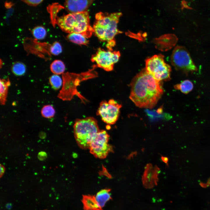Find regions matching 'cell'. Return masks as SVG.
Returning a JSON list of instances; mask_svg holds the SVG:
<instances>
[{
  "mask_svg": "<svg viewBox=\"0 0 210 210\" xmlns=\"http://www.w3.org/2000/svg\"><path fill=\"white\" fill-rule=\"evenodd\" d=\"M122 13L120 12L111 13L99 12L95 16V21L93 29L96 36L102 41H106L108 50H113L116 45L115 36L122 32L117 28L118 24Z\"/></svg>",
  "mask_w": 210,
  "mask_h": 210,
  "instance_id": "obj_2",
  "label": "cell"
},
{
  "mask_svg": "<svg viewBox=\"0 0 210 210\" xmlns=\"http://www.w3.org/2000/svg\"><path fill=\"white\" fill-rule=\"evenodd\" d=\"M12 72L17 76H21L24 74L26 71V66L23 63L17 62L14 63L11 67Z\"/></svg>",
  "mask_w": 210,
  "mask_h": 210,
  "instance_id": "obj_18",
  "label": "cell"
},
{
  "mask_svg": "<svg viewBox=\"0 0 210 210\" xmlns=\"http://www.w3.org/2000/svg\"><path fill=\"white\" fill-rule=\"evenodd\" d=\"M49 82L52 88L56 90L59 89L62 83L61 78L56 74L53 75L50 77Z\"/></svg>",
  "mask_w": 210,
  "mask_h": 210,
  "instance_id": "obj_21",
  "label": "cell"
},
{
  "mask_svg": "<svg viewBox=\"0 0 210 210\" xmlns=\"http://www.w3.org/2000/svg\"><path fill=\"white\" fill-rule=\"evenodd\" d=\"M145 62L146 70L156 79L161 81L170 79L171 67L165 62L163 55H155L147 59Z\"/></svg>",
  "mask_w": 210,
  "mask_h": 210,
  "instance_id": "obj_5",
  "label": "cell"
},
{
  "mask_svg": "<svg viewBox=\"0 0 210 210\" xmlns=\"http://www.w3.org/2000/svg\"><path fill=\"white\" fill-rule=\"evenodd\" d=\"M27 4L31 6H36L41 3L43 0H21Z\"/></svg>",
  "mask_w": 210,
  "mask_h": 210,
  "instance_id": "obj_23",
  "label": "cell"
},
{
  "mask_svg": "<svg viewBox=\"0 0 210 210\" xmlns=\"http://www.w3.org/2000/svg\"><path fill=\"white\" fill-rule=\"evenodd\" d=\"M49 51L51 54L55 55H58L62 52V46L59 42L55 41L50 46Z\"/></svg>",
  "mask_w": 210,
  "mask_h": 210,
  "instance_id": "obj_22",
  "label": "cell"
},
{
  "mask_svg": "<svg viewBox=\"0 0 210 210\" xmlns=\"http://www.w3.org/2000/svg\"><path fill=\"white\" fill-rule=\"evenodd\" d=\"M137 153L136 152H134L130 154L128 157L127 158L129 159H130L131 158H132Z\"/></svg>",
  "mask_w": 210,
  "mask_h": 210,
  "instance_id": "obj_28",
  "label": "cell"
},
{
  "mask_svg": "<svg viewBox=\"0 0 210 210\" xmlns=\"http://www.w3.org/2000/svg\"><path fill=\"white\" fill-rule=\"evenodd\" d=\"M33 36L36 39L38 40L44 38L46 35V32L45 28L41 26H38L34 27L32 30Z\"/></svg>",
  "mask_w": 210,
  "mask_h": 210,
  "instance_id": "obj_19",
  "label": "cell"
},
{
  "mask_svg": "<svg viewBox=\"0 0 210 210\" xmlns=\"http://www.w3.org/2000/svg\"><path fill=\"white\" fill-rule=\"evenodd\" d=\"M47 157V154L45 151H40L38 153V158L40 161H43L45 160Z\"/></svg>",
  "mask_w": 210,
  "mask_h": 210,
  "instance_id": "obj_24",
  "label": "cell"
},
{
  "mask_svg": "<svg viewBox=\"0 0 210 210\" xmlns=\"http://www.w3.org/2000/svg\"><path fill=\"white\" fill-rule=\"evenodd\" d=\"M66 37L70 41L78 44L86 45L89 43L87 38L80 34L75 33L69 34Z\"/></svg>",
  "mask_w": 210,
  "mask_h": 210,
  "instance_id": "obj_15",
  "label": "cell"
},
{
  "mask_svg": "<svg viewBox=\"0 0 210 210\" xmlns=\"http://www.w3.org/2000/svg\"><path fill=\"white\" fill-rule=\"evenodd\" d=\"M10 85V82L8 79H0V101L1 105L5 104L6 100L8 90Z\"/></svg>",
  "mask_w": 210,
  "mask_h": 210,
  "instance_id": "obj_14",
  "label": "cell"
},
{
  "mask_svg": "<svg viewBox=\"0 0 210 210\" xmlns=\"http://www.w3.org/2000/svg\"><path fill=\"white\" fill-rule=\"evenodd\" d=\"M201 186L203 187H206L209 186H210V178L208 180L207 183L204 184L203 183H201Z\"/></svg>",
  "mask_w": 210,
  "mask_h": 210,
  "instance_id": "obj_27",
  "label": "cell"
},
{
  "mask_svg": "<svg viewBox=\"0 0 210 210\" xmlns=\"http://www.w3.org/2000/svg\"><path fill=\"white\" fill-rule=\"evenodd\" d=\"M0 177L1 178L4 173L6 169L4 166L1 164H0Z\"/></svg>",
  "mask_w": 210,
  "mask_h": 210,
  "instance_id": "obj_25",
  "label": "cell"
},
{
  "mask_svg": "<svg viewBox=\"0 0 210 210\" xmlns=\"http://www.w3.org/2000/svg\"><path fill=\"white\" fill-rule=\"evenodd\" d=\"M50 68L52 72L55 74H63L65 70V67L64 63L62 61L55 60L51 63Z\"/></svg>",
  "mask_w": 210,
  "mask_h": 210,
  "instance_id": "obj_16",
  "label": "cell"
},
{
  "mask_svg": "<svg viewBox=\"0 0 210 210\" xmlns=\"http://www.w3.org/2000/svg\"><path fill=\"white\" fill-rule=\"evenodd\" d=\"M57 24L63 32L69 34H80L87 38L90 37L94 31L90 24L89 12L72 13L57 17Z\"/></svg>",
  "mask_w": 210,
  "mask_h": 210,
  "instance_id": "obj_3",
  "label": "cell"
},
{
  "mask_svg": "<svg viewBox=\"0 0 210 210\" xmlns=\"http://www.w3.org/2000/svg\"><path fill=\"white\" fill-rule=\"evenodd\" d=\"M110 189H102L96 194L95 198L99 206L102 208L107 202L112 199L110 192Z\"/></svg>",
  "mask_w": 210,
  "mask_h": 210,
  "instance_id": "obj_13",
  "label": "cell"
},
{
  "mask_svg": "<svg viewBox=\"0 0 210 210\" xmlns=\"http://www.w3.org/2000/svg\"><path fill=\"white\" fill-rule=\"evenodd\" d=\"M94 0H66L64 7L70 13H77L86 11Z\"/></svg>",
  "mask_w": 210,
  "mask_h": 210,
  "instance_id": "obj_11",
  "label": "cell"
},
{
  "mask_svg": "<svg viewBox=\"0 0 210 210\" xmlns=\"http://www.w3.org/2000/svg\"><path fill=\"white\" fill-rule=\"evenodd\" d=\"M46 210V209H45V210Z\"/></svg>",
  "mask_w": 210,
  "mask_h": 210,
  "instance_id": "obj_30",
  "label": "cell"
},
{
  "mask_svg": "<svg viewBox=\"0 0 210 210\" xmlns=\"http://www.w3.org/2000/svg\"><path fill=\"white\" fill-rule=\"evenodd\" d=\"M82 202L84 210H102L94 195H85L83 196Z\"/></svg>",
  "mask_w": 210,
  "mask_h": 210,
  "instance_id": "obj_12",
  "label": "cell"
},
{
  "mask_svg": "<svg viewBox=\"0 0 210 210\" xmlns=\"http://www.w3.org/2000/svg\"><path fill=\"white\" fill-rule=\"evenodd\" d=\"M76 142L81 148H89L90 143L96 134L100 131L97 120L92 117L77 119L74 125Z\"/></svg>",
  "mask_w": 210,
  "mask_h": 210,
  "instance_id": "obj_4",
  "label": "cell"
},
{
  "mask_svg": "<svg viewBox=\"0 0 210 210\" xmlns=\"http://www.w3.org/2000/svg\"><path fill=\"white\" fill-rule=\"evenodd\" d=\"M161 158L162 161L166 163L167 165L168 166V162L169 160L168 158L167 157L162 156Z\"/></svg>",
  "mask_w": 210,
  "mask_h": 210,
  "instance_id": "obj_26",
  "label": "cell"
},
{
  "mask_svg": "<svg viewBox=\"0 0 210 210\" xmlns=\"http://www.w3.org/2000/svg\"><path fill=\"white\" fill-rule=\"evenodd\" d=\"M120 55L119 51H106L99 48L95 54L92 56L91 60L96 63L97 66L110 71L113 70L114 64L118 62Z\"/></svg>",
  "mask_w": 210,
  "mask_h": 210,
  "instance_id": "obj_8",
  "label": "cell"
},
{
  "mask_svg": "<svg viewBox=\"0 0 210 210\" xmlns=\"http://www.w3.org/2000/svg\"><path fill=\"white\" fill-rule=\"evenodd\" d=\"M109 136L104 130H100L94 136L90 143L89 149L90 153L96 158H105L113 152L112 146L108 144Z\"/></svg>",
  "mask_w": 210,
  "mask_h": 210,
  "instance_id": "obj_7",
  "label": "cell"
},
{
  "mask_svg": "<svg viewBox=\"0 0 210 210\" xmlns=\"http://www.w3.org/2000/svg\"><path fill=\"white\" fill-rule=\"evenodd\" d=\"M55 110L51 105H48L44 106L41 110L42 115L46 118H52L54 116Z\"/></svg>",
  "mask_w": 210,
  "mask_h": 210,
  "instance_id": "obj_20",
  "label": "cell"
},
{
  "mask_svg": "<svg viewBox=\"0 0 210 210\" xmlns=\"http://www.w3.org/2000/svg\"><path fill=\"white\" fill-rule=\"evenodd\" d=\"M160 171L157 166L153 167L150 163L147 164L142 179L143 185L145 188L150 189L157 185L158 181V176Z\"/></svg>",
  "mask_w": 210,
  "mask_h": 210,
  "instance_id": "obj_10",
  "label": "cell"
},
{
  "mask_svg": "<svg viewBox=\"0 0 210 210\" xmlns=\"http://www.w3.org/2000/svg\"><path fill=\"white\" fill-rule=\"evenodd\" d=\"M12 204L11 203H7L6 205V207L8 209H10L12 208Z\"/></svg>",
  "mask_w": 210,
  "mask_h": 210,
  "instance_id": "obj_29",
  "label": "cell"
},
{
  "mask_svg": "<svg viewBox=\"0 0 210 210\" xmlns=\"http://www.w3.org/2000/svg\"><path fill=\"white\" fill-rule=\"evenodd\" d=\"M171 61L176 69L184 73L197 71L189 52L184 46H177L174 48L171 55Z\"/></svg>",
  "mask_w": 210,
  "mask_h": 210,
  "instance_id": "obj_6",
  "label": "cell"
},
{
  "mask_svg": "<svg viewBox=\"0 0 210 210\" xmlns=\"http://www.w3.org/2000/svg\"><path fill=\"white\" fill-rule=\"evenodd\" d=\"M193 87L192 83L188 80H184L175 86L176 89L180 90L184 93H188L192 90Z\"/></svg>",
  "mask_w": 210,
  "mask_h": 210,
  "instance_id": "obj_17",
  "label": "cell"
},
{
  "mask_svg": "<svg viewBox=\"0 0 210 210\" xmlns=\"http://www.w3.org/2000/svg\"><path fill=\"white\" fill-rule=\"evenodd\" d=\"M160 82L143 69L132 81L130 98L139 107L152 108L163 93Z\"/></svg>",
  "mask_w": 210,
  "mask_h": 210,
  "instance_id": "obj_1",
  "label": "cell"
},
{
  "mask_svg": "<svg viewBox=\"0 0 210 210\" xmlns=\"http://www.w3.org/2000/svg\"><path fill=\"white\" fill-rule=\"evenodd\" d=\"M122 105L113 99L108 102L104 100L100 103L97 112L102 120L109 125L115 124L118 119Z\"/></svg>",
  "mask_w": 210,
  "mask_h": 210,
  "instance_id": "obj_9",
  "label": "cell"
}]
</instances>
